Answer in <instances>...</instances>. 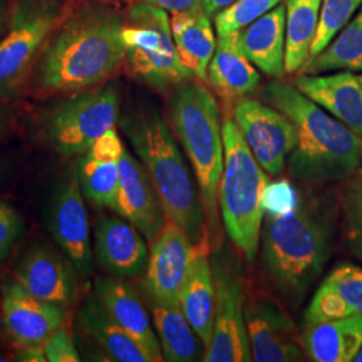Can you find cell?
<instances>
[{"label": "cell", "instance_id": "6da1fadb", "mask_svg": "<svg viewBox=\"0 0 362 362\" xmlns=\"http://www.w3.org/2000/svg\"><path fill=\"white\" fill-rule=\"evenodd\" d=\"M125 18L104 0H85L54 30L37 62V88L74 93L103 85L125 62Z\"/></svg>", "mask_w": 362, "mask_h": 362}, {"label": "cell", "instance_id": "7a4b0ae2", "mask_svg": "<svg viewBox=\"0 0 362 362\" xmlns=\"http://www.w3.org/2000/svg\"><path fill=\"white\" fill-rule=\"evenodd\" d=\"M336 215L327 197L315 194H300L297 207L286 215H264L262 270L269 286L287 303H300L330 258Z\"/></svg>", "mask_w": 362, "mask_h": 362}, {"label": "cell", "instance_id": "3957f363", "mask_svg": "<svg viewBox=\"0 0 362 362\" xmlns=\"http://www.w3.org/2000/svg\"><path fill=\"white\" fill-rule=\"evenodd\" d=\"M264 98L294 124L297 146L287 160L290 175L306 182L349 179L362 164V139L297 88L272 81Z\"/></svg>", "mask_w": 362, "mask_h": 362}, {"label": "cell", "instance_id": "277c9868", "mask_svg": "<svg viewBox=\"0 0 362 362\" xmlns=\"http://www.w3.org/2000/svg\"><path fill=\"white\" fill-rule=\"evenodd\" d=\"M121 127L141 158L167 219L179 224L196 250L211 251V236L197 182L167 122L153 110L125 117Z\"/></svg>", "mask_w": 362, "mask_h": 362}, {"label": "cell", "instance_id": "5b68a950", "mask_svg": "<svg viewBox=\"0 0 362 362\" xmlns=\"http://www.w3.org/2000/svg\"><path fill=\"white\" fill-rule=\"evenodd\" d=\"M167 109L170 127L194 169L212 248L220 243L218 191L224 161L219 105L206 86L191 79L170 89Z\"/></svg>", "mask_w": 362, "mask_h": 362}, {"label": "cell", "instance_id": "8992f818", "mask_svg": "<svg viewBox=\"0 0 362 362\" xmlns=\"http://www.w3.org/2000/svg\"><path fill=\"white\" fill-rule=\"evenodd\" d=\"M221 130L224 161L218 191L221 220L233 247L252 263L258 255L264 218L262 196L267 176L238 124L226 118L221 122Z\"/></svg>", "mask_w": 362, "mask_h": 362}, {"label": "cell", "instance_id": "52a82bcc", "mask_svg": "<svg viewBox=\"0 0 362 362\" xmlns=\"http://www.w3.org/2000/svg\"><path fill=\"white\" fill-rule=\"evenodd\" d=\"M125 62L134 77L158 91L169 90L194 76L181 64L165 10L134 3L125 19Z\"/></svg>", "mask_w": 362, "mask_h": 362}, {"label": "cell", "instance_id": "ba28073f", "mask_svg": "<svg viewBox=\"0 0 362 362\" xmlns=\"http://www.w3.org/2000/svg\"><path fill=\"white\" fill-rule=\"evenodd\" d=\"M67 13L69 0H13L0 39V100L13 97L23 86Z\"/></svg>", "mask_w": 362, "mask_h": 362}, {"label": "cell", "instance_id": "9c48e42d", "mask_svg": "<svg viewBox=\"0 0 362 362\" xmlns=\"http://www.w3.org/2000/svg\"><path fill=\"white\" fill-rule=\"evenodd\" d=\"M211 267L215 284V321L212 338L203 361H252L247 334V281L238 251L220 242L211 248Z\"/></svg>", "mask_w": 362, "mask_h": 362}, {"label": "cell", "instance_id": "30bf717a", "mask_svg": "<svg viewBox=\"0 0 362 362\" xmlns=\"http://www.w3.org/2000/svg\"><path fill=\"white\" fill-rule=\"evenodd\" d=\"M119 94L116 85H100L74 91L54 105L46 118L45 132L61 155L85 153L107 130L116 127Z\"/></svg>", "mask_w": 362, "mask_h": 362}, {"label": "cell", "instance_id": "8fae6325", "mask_svg": "<svg viewBox=\"0 0 362 362\" xmlns=\"http://www.w3.org/2000/svg\"><path fill=\"white\" fill-rule=\"evenodd\" d=\"M247 334L252 360L294 362L303 360L302 338L287 311L272 296L250 288L247 284Z\"/></svg>", "mask_w": 362, "mask_h": 362}, {"label": "cell", "instance_id": "7c38bea8", "mask_svg": "<svg viewBox=\"0 0 362 362\" xmlns=\"http://www.w3.org/2000/svg\"><path fill=\"white\" fill-rule=\"evenodd\" d=\"M233 117L260 167L270 175H281L298 143L297 129L288 117L250 98L235 104Z\"/></svg>", "mask_w": 362, "mask_h": 362}, {"label": "cell", "instance_id": "4fadbf2b", "mask_svg": "<svg viewBox=\"0 0 362 362\" xmlns=\"http://www.w3.org/2000/svg\"><path fill=\"white\" fill-rule=\"evenodd\" d=\"M47 226L52 239L71 262L78 275L90 276V226L77 175L69 177L54 194L47 214Z\"/></svg>", "mask_w": 362, "mask_h": 362}, {"label": "cell", "instance_id": "5bb4252c", "mask_svg": "<svg viewBox=\"0 0 362 362\" xmlns=\"http://www.w3.org/2000/svg\"><path fill=\"white\" fill-rule=\"evenodd\" d=\"M194 248L188 235L173 220L165 224L152 242L146 266V287L151 300L180 305L181 290L187 281Z\"/></svg>", "mask_w": 362, "mask_h": 362}, {"label": "cell", "instance_id": "9a60e30c", "mask_svg": "<svg viewBox=\"0 0 362 362\" xmlns=\"http://www.w3.org/2000/svg\"><path fill=\"white\" fill-rule=\"evenodd\" d=\"M3 324L16 346L43 345L65 325L66 310L30 294L15 279L1 287Z\"/></svg>", "mask_w": 362, "mask_h": 362}, {"label": "cell", "instance_id": "2e32d148", "mask_svg": "<svg viewBox=\"0 0 362 362\" xmlns=\"http://www.w3.org/2000/svg\"><path fill=\"white\" fill-rule=\"evenodd\" d=\"M152 243L167 216L146 169L125 148L119 160V182L115 209Z\"/></svg>", "mask_w": 362, "mask_h": 362}, {"label": "cell", "instance_id": "e0dca14e", "mask_svg": "<svg viewBox=\"0 0 362 362\" xmlns=\"http://www.w3.org/2000/svg\"><path fill=\"white\" fill-rule=\"evenodd\" d=\"M78 272L67 258L46 247L31 248L15 270V281L30 294L62 309L78 296Z\"/></svg>", "mask_w": 362, "mask_h": 362}, {"label": "cell", "instance_id": "ac0fdd59", "mask_svg": "<svg viewBox=\"0 0 362 362\" xmlns=\"http://www.w3.org/2000/svg\"><path fill=\"white\" fill-rule=\"evenodd\" d=\"M95 255L117 278H136L146 272L149 252L141 233L128 220L101 218L95 230Z\"/></svg>", "mask_w": 362, "mask_h": 362}, {"label": "cell", "instance_id": "d6986e66", "mask_svg": "<svg viewBox=\"0 0 362 362\" xmlns=\"http://www.w3.org/2000/svg\"><path fill=\"white\" fill-rule=\"evenodd\" d=\"M94 296L109 317L151 354L153 362L164 360L152 320L128 284L117 276H100L94 282Z\"/></svg>", "mask_w": 362, "mask_h": 362}, {"label": "cell", "instance_id": "ffe728a7", "mask_svg": "<svg viewBox=\"0 0 362 362\" xmlns=\"http://www.w3.org/2000/svg\"><path fill=\"white\" fill-rule=\"evenodd\" d=\"M296 88L362 139V85L349 70L332 74H302Z\"/></svg>", "mask_w": 362, "mask_h": 362}, {"label": "cell", "instance_id": "44dd1931", "mask_svg": "<svg viewBox=\"0 0 362 362\" xmlns=\"http://www.w3.org/2000/svg\"><path fill=\"white\" fill-rule=\"evenodd\" d=\"M238 35L239 31L218 37L207 70L211 88L224 104L228 105L247 98L260 83V76L242 50Z\"/></svg>", "mask_w": 362, "mask_h": 362}, {"label": "cell", "instance_id": "7402d4cb", "mask_svg": "<svg viewBox=\"0 0 362 362\" xmlns=\"http://www.w3.org/2000/svg\"><path fill=\"white\" fill-rule=\"evenodd\" d=\"M239 45L247 58L270 77L286 73V6L278 4L239 31Z\"/></svg>", "mask_w": 362, "mask_h": 362}, {"label": "cell", "instance_id": "603a6c76", "mask_svg": "<svg viewBox=\"0 0 362 362\" xmlns=\"http://www.w3.org/2000/svg\"><path fill=\"white\" fill-rule=\"evenodd\" d=\"M209 254L208 250H196L180 296L181 310L204 349L211 342L215 321V284Z\"/></svg>", "mask_w": 362, "mask_h": 362}, {"label": "cell", "instance_id": "cb8c5ba5", "mask_svg": "<svg viewBox=\"0 0 362 362\" xmlns=\"http://www.w3.org/2000/svg\"><path fill=\"white\" fill-rule=\"evenodd\" d=\"M170 30L181 64L194 78L207 79L209 62L216 49V38L211 18L200 6L172 13Z\"/></svg>", "mask_w": 362, "mask_h": 362}, {"label": "cell", "instance_id": "d4e9b609", "mask_svg": "<svg viewBox=\"0 0 362 362\" xmlns=\"http://www.w3.org/2000/svg\"><path fill=\"white\" fill-rule=\"evenodd\" d=\"M302 345L313 361H354L362 348V315L308 326Z\"/></svg>", "mask_w": 362, "mask_h": 362}, {"label": "cell", "instance_id": "484cf974", "mask_svg": "<svg viewBox=\"0 0 362 362\" xmlns=\"http://www.w3.org/2000/svg\"><path fill=\"white\" fill-rule=\"evenodd\" d=\"M79 322L110 361L153 362L151 354L109 317L95 296L81 308Z\"/></svg>", "mask_w": 362, "mask_h": 362}, {"label": "cell", "instance_id": "4316f807", "mask_svg": "<svg viewBox=\"0 0 362 362\" xmlns=\"http://www.w3.org/2000/svg\"><path fill=\"white\" fill-rule=\"evenodd\" d=\"M156 334L164 361H196L200 356V338L185 318L180 305L151 300ZM203 345V344H202Z\"/></svg>", "mask_w": 362, "mask_h": 362}, {"label": "cell", "instance_id": "83f0119b", "mask_svg": "<svg viewBox=\"0 0 362 362\" xmlns=\"http://www.w3.org/2000/svg\"><path fill=\"white\" fill-rule=\"evenodd\" d=\"M322 0H286V73H296L310 57Z\"/></svg>", "mask_w": 362, "mask_h": 362}, {"label": "cell", "instance_id": "f1b7e54d", "mask_svg": "<svg viewBox=\"0 0 362 362\" xmlns=\"http://www.w3.org/2000/svg\"><path fill=\"white\" fill-rule=\"evenodd\" d=\"M332 70L362 71V8L341 30L334 42L302 66V74H320Z\"/></svg>", "mask_w": 362, "mask_h": 362}, {"label": "cell", "instance_id": "f546056e", "mask_svg": "<svg viewBox=\"0 0 362 362\" xmlns=\"http://www.w3.org/2000/svg\"><path fill=\"white\" fill-rule=\"evenodd\" d=\"M78 181L83 196L95 206L115 209L119 182V161H107L89 152L78 165Z\"/></svg>", "mask_w": 362, "mask_h": 362}, {"label": "cell", "instance_id": "4dcf8cb0", "mask_svg": "<svg viewBox=\"0 0 362 362\" xmlns=\"http://www.w3.org/2000/svg\"><path fill=\"white\" fill-rule=\"evenodd\" d=\"M341 239L351 257L362 262V177L350 179L338 197Z\"/></svg>", "mask_w": 362, "mask_h": 362}, {"label": "cell", "instance_id": "1f68e13d", "mask_svg": "<svg viewBox=\"0 0 362 362\" xmlns=\"http://www.w3.org/2000/svg\"><path fill=\"white\" fill-rule=\"evenodd\" d=\"M361 4L362 0H322L318 27L311 43L309 59L318 55L330 45L341 30L349 23Z\"/></svg>", "mask_w": 362, "mask_h": 362}, {"label": "cell", "instance_id": "d6a6232c", "mask_svg": "<svg viewBox=\"0 0 362 362\" xmlns=\"http://www.w3.org/2000/svg\"><path fill=\"white\" fill-rule=\"evenodd\" d=\"M284 0H236L215 16L218 37L243 30Z\"/></svg>", "mask_w": 362, "mask_h": 362}, {"label": "cell", "instance_id": "836d02e7", "mask_svg": "<svg viewBox=\"0 0 362 362\" xmlns=\"http://www.w3.org/2000/svg\"><path fill=\"white\" fill-rule=\"evenodd\" d=\"M345 300L354 315H362V267L353 263H341L324 281Z\"/></svg>", "mask_w": 362, "mask_h": 362}, {"label": "cell", "instance_id": "e575fe53", "mask_svg": "<svg viewBox=\"0 0 362 362\" xmlns=\"http://www.w3.org/2000/svg\"><path fill=\"white\" fill-rule=\"evenodd\" d=\"M353 315L354 313L345 303V300L339 297L333 288H330L322 282V285L315 291L310 305L305 313V324L308 327L313 325L342 320Z\"/></svg>", "mask_w": 362, "mask_h": 362}, {"label": "cell", "instance_id": "d590c367", "mask_svg": "<svg viewBox=\"0 0 362 362\" xmlns=\"http://www.w3.org/2000/svg\"><path fill=\"white\" fill-rule=\"evenodd\" d=\"M300 194L288 180H278L267 182L263 196L262 207L264 215L282 216L297 207Z\"/></svg>", "mask_w": 362, "mask_h": 362}, {"label": "cell", "instance_id": "8d00e7d4", "mask_svg": "<svg viewBox=\"0 0 362 362\" xmlns=\"http://www.w3.org/2000/svg\"><path fill=\"white\" fill-rule=\"evenodd\" d=\"M46 358L49 362H78L81 356L74 344L70 330L62 325L43 344Z\"/></svg>", "mask_w": 362, "mask_h": 362}, {"label": "cell", "instance_id": "74e56055", "mask_svg": "<svg viewBox=\"0 0 362 362\" xmlns=\"http://www.w3.org/2000/svg\"><path fill=\"white\" fill-rule=\"evenodd\" d=\"M22 233V219L8 203L0 200V262L6 258Z\"/></svg>", "mask_w": 362, "mask_h": 362}, {"label": "cell", "instance_id": "f35d334b", "mask_svg": "<svg viewBox=\"0 0 362 362\" xmlns=\"http://www.w3.org/2000/svg\"><path fill=\"white\" fill-rule=\"evenodd\" d=\"M136 3H146L172 13L187 11L200 6V0H136Z\"/></svg>", "mask_w": 362, "mask_h": 362}, {"label": "cell", "instance_id": "ab89813d", "mask_svg": "<svg viewBox=\"0 0 362 362\" xmlns=\"http://www.w3.org/2000/svg\"><path fill=\"white\" fill-rule=\"evenodd\" d=\"M15 361L22 362H46V354L43 345H33V346H18L15 351Z\"/></svg>", "mask_w": 362, "mask_h": 362}, {"label": "cell", "instance_id": "60d3db41", "mask_svg": "<svg viewBox=\"0 0 362 362\" xmlns=\"http://www.w3.org/2000/svg\"><path fill=\"white\" fill-rule=\"evenodd\" d=\"M236 0H200V8L209 18H215L220 11L230 7Z\"/></svg>", "mask_w": 362, "mask_h": 362}, {"label": "cell", "instance_id": "b9f144b4", "mask_svg": "<svg viewBox=\"0 0 362 362\" xmlns=\"http://www.w3.org/2000/svg\"><path fill=\"white\" fill-rule=\"evenodd\" d=\"M7 19H8V11L4 0H0V39L4 35L7 28Z\"/></svg>", "mask_w": 362, "mask_h": 362}, {"label": "cell", "instance_id": "7bdbcfd3", "mask_svg": "<svg viewBox=\"0 0 362 362\" xmlns=\"http://www.w3.org/2000/svg\"><path fill=\"white\" fill-rule=\"evenodd\" d=\"M7 113L4 112V110H1L0 109V136H1V133L4 132L6 129V125H7Z\"/></svg>", "mask_w": 362, "mask_h": 362}, {"label": "cell", "instance_id": "ee69618b", "mask_svg": "<svg viewBox=\"0 0 362 362\" xmlns=\"http://www.w3.org/2000/svg\"><path fill=\"white\" fill-rule=\"evenodd\" d=\"M354 361L357 362H362V348L360 349V351H358V354L356 356V358H354Z\"/></svg>", "mask_w": 362, "mask_h": 362}, {"label": "cell", "instance_id": "f6af8a7d", "mask_svg": "<svg viewBox=\"0 0 362 362\" xmlns=\"http://www.w3.org/2000/svg\"><path fill=\"white\" fill-rule=\"evenodd\" d=\"M358 172H360V176H361V177H362V164H361V167H360V169H358Z\"/></svg>", "mask_w": 362, "mask_h": 362}, {"label": "cell", "instance_id": "bcb514c9", "mask_svg": "<svg viewBox=\"0 0 362 362\" xmlns=\"http://www.w3.org/2000/svg\"><path fill=\"white\" fill-rule=\"evenodd\" d=\"M358 79H360V82H361V85H362V76H360V77H358Z\"/></svg>", "mask_w": 362, "mask_h": 362}]
</instances>
